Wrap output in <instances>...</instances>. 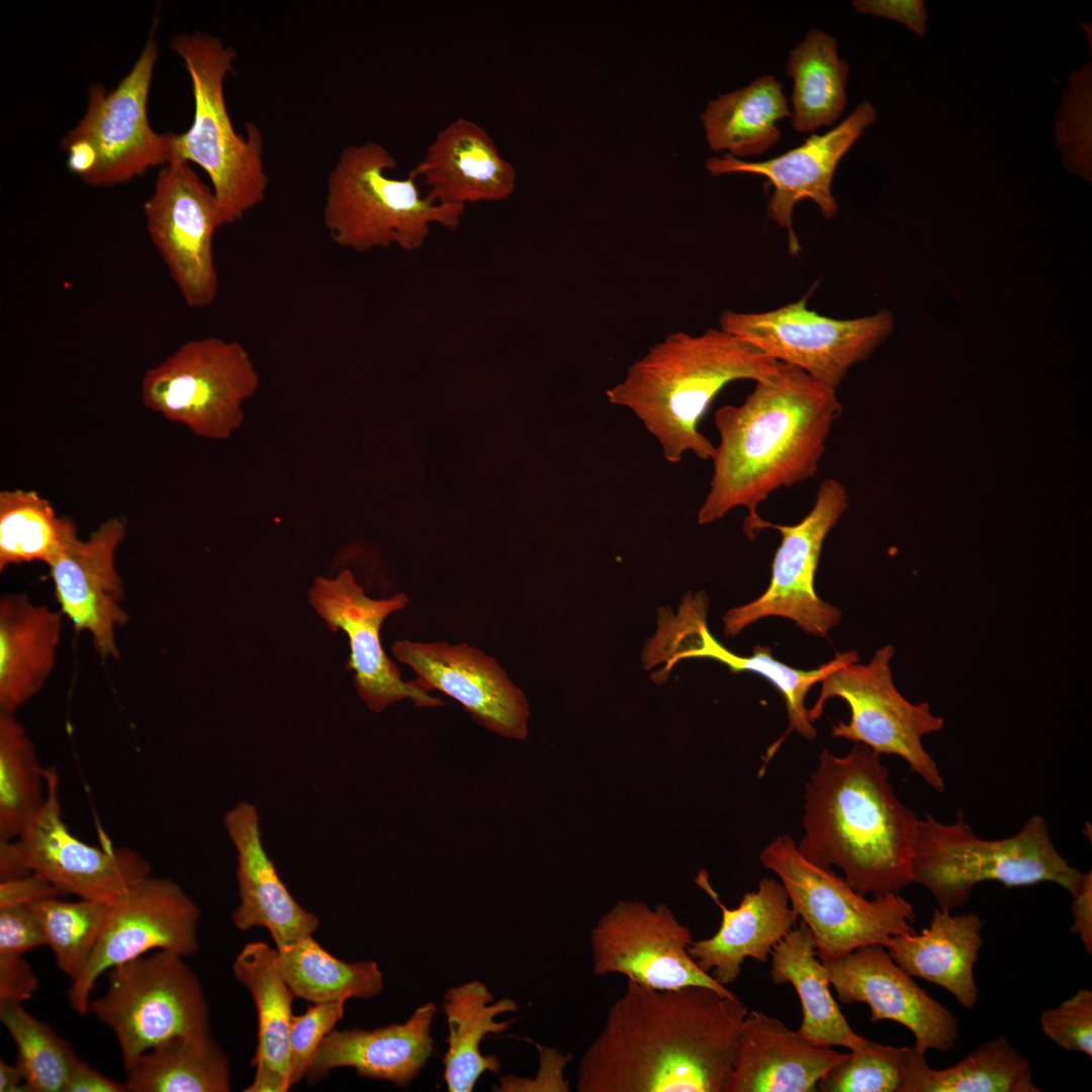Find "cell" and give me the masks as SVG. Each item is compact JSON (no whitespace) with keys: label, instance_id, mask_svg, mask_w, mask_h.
<instances>
[{"label":"cell","instance_id":"cell-1","mask_svg":"<svg viewBox=\"0 0 1092 1092\" xmlns=\"http://www.w3.org/2000/svg\"><path fill=\"white\" fill-rule=\"evenodd\" d=\"M747 1007L703 986L627 980L580 1059L578 1092H725Z\"/></svg>","mask_w":1092,"mask_h":1092},{"label":"cell","instance_id":"cell-2","mask_svg":"<svg viewBox=\"0 0 1092 1092\" xmlns=\"http://www.w3.org/2000/svg\"><path fill=\"white\" fill-rule=\"evenodd\" d=\"M842 411L836 389L783 362L770 378L756 381L740 404L719 407L714 416L719 442L698 523H714L743 507L748 510L743 532L754 540L763 522L758 506L775 490L817 473Z\"/></svg>","mask_w":1092,"mask_h":1092},{"label":"cell","instance_id":"cell-3","mask_svg":"<svg viewBox=\"0 0 1092 1092\" xmlns=\"http://www.w3.org/2000/svg\"><path fill=\"white\" fill-rule=\"evenodd\" d=\"M804 810L797 848L805 858L839 868L863 896L912 883L919 818L897 798L879 753L859 743L844 755L823 750L806 784Z\"/></svg>","mask_w":1092,"mask_h":1092},{"label":"cell","instance_id":"cell-4","mask_svg":"<svg viewBox=\"0 0 1092 1092\" xmlns=\"http://www.w3.org/2000/svg\"><path fill=\"white\" fill-rule=\"evenodd\" d=\"M780 364L720 328L698 336L677 332L631 364L606 396L638 418L667 462L678 463L689 452L710 460L714 445L699 428L714 398L732 381L770 378Z\"/></svg>","mask_w":1092,"mask_h":1092},{"label":"cell","instance_id":"cell-5","mask_svg":"<svg viewBox=\"0 0 1092 1092\" xmlns=\"http://www.w3.org/2000/svg\"><path fill=\"white\" fill-rule=\"evenodd\" d=\"M389 151L374 141L344 148L329 173L324 223L332 241L358 253L396 246L421 249L433 225L455 231L465 206L422 195L417 179L394 178Z\"/></svg>","mask_w":1092,"mask_h":1092},{"label":"cell","instance_id":"cell-6","mask_svg":"<svg viewBox=\"0 0 1092 1092\" xmlns=\"http://www.w3.org/2000/svg\"><path fill=\"white\" fill-rule=\"evenodd\" d=\"M1083 875L1057 850L1039 815L1029 817L1016 834L996 840L979 837L962 810L949 824L929 813L919 819L912 883L926 888L939 909L964 905L973 889L986 881L1008 888L1051 882L1073 896Z\"/></svg>","mask_w":1092,"mask_h":1092},{"label":"cell","instance_id":"cell-7","mask_svg":"<svg viewBox=\"0 0 1092 1092\" xmlns=\"http://www.w3.org/2000/svg\"><path fill=\"white\" fill-rule=\"evenodd\" d=\"M170 48L184 63L194 99L190 127L175 133L174 158L202 168L209 177L222 225L235 223L265 199L268 186L259 127L248 122L247 135L239 134L224 100L223 84L234 70L236 52L202 31L175 35Z\"/></svg>","mask_w":1092,"mask_h":1092},{"label":"cell","instance_id":"cell-8","mask_svg":"<svg viewBox=\"0 0 1092 1092\" xmlns=\"http://www.w3.org/2000/svg\"><path fill=\"white\" fill-rule=\"evenodd\" d=\"M185 958L156 950L107 972V989L89 1011L113 1032L127 1070L176 1037L211 1035L202 985Z\"/></svg>","mask_w":1092,"mask_h":1092},{"label":"cell","instance_id":"cell-9","mask_svg":"<svg viewBox=\"0 0 1092 1092\" xmlns=\"http://www.w3.org/2000/svg\"><path fill=\"white\" fill-rule=\"evenodd\" d=\"M158 44L149 37L130 71L111 91L91 85L86 111L62 140L68 167L84 183L113 186L174 159L175 132L159 133L148 119Z\"/></svg>","mask_w":1092,"mask_h":1092},{"label":"cell","instance_id":"cell-10","mask_svg":"<svg viewBox=\"0 0 1092 1092\" xmlns=\"http://www.w3.org/2000/svg\"><path fill=\"white\" fill-rule=\"evenodd\" d=\"M759 859L784 885L791 907L811 930L816 954L827 962L870 944L888 946L915 933L913 906L898 893L869 900L831 869L805 858L790 835L763 847Z\"/></svg>","mask_w":1092,"mask_h":1092},{"label":"cell","instance_id":"cell-11","mask_svg":"<svg viewBox=\"0 0 1092 1092\" xmlns=\"http://www.w3.org/2000/svg\"><path fill=\"white\" fill-rule=\"evenodd\" d=\"M260 377L244 346L218 337L187 341L154 367L141 383L145 406L194 435L223 441L244 422V402Z\"/></svg>","mask_w":1092,"mask_h":1092},{"label":"cell","instance_id":"cell-12","mask_svg":"<svg viewBox=\"0 0 1092 1092\" xmlns=\"http://www.w3.org/2000/svg\"><path fill=\"white\" fill-rule=\"evenodd\" d=\"M894 652V646L885 645L869 663L850 662L828 673L808 717L813 723L828 700H843L850 719L832 724L833 737L863 744L880 755L899 756L929 787L943 792L944 781L922 738L941 731L944 720L931 712L927 702L913 704L897 690L890 667Z\"/></svg>","mask_w":1092,"mask_h":1092},{"label":"cell","instance_id":"cell-13","mask_svg":"<svg viewBox=\"0 0 1092 1092\" xmlns=\"http://www.w3.org/2000/svg\"><path fill=\"white\" fill-rule=\"evenodd\" d=\"M719 326L836 389L850 367L866 360L893 332L894 317L882 309L857 318H833L809 309L805 296L763 312L726 310Z\"/></svg>","mask_w":1092,"mask_h":1092},{"label":"cell","instance_id":"cell-14","mask_svg":"<svg viewBox=\"0 0 1092 1092\" xmlns=\"http://www.w3.org/2000/svg\"><path fill=\"white\" fill-rule=\"evenodd\" d=\"M848 506L843 483L834 478L821 482L809 514L795 525L763 521L761 530L772 528L782 540L772 563L769 584L755 600L728 610L722 617L724 634L735 637L750 624L766 617L790 619L804 632L828 637L841 611L823 601L814 582L823 543Z\"/></svg>","mask_w":1092,"mask_h":1092},{"label":"cell","instance_id":"cell-15","mask_svg":"<svg viewBox=\"0 0 1092 1092\" xmlns=\"http://www.w3.org/2000/svg\"><path fill=\"white\" fill-rule=\"evenodd\" d=\"M143 209L150 240L184 302L212 304L218 292L213 240L223 225L211 186L174 158L159 171Z\"/></svg>","mask_w":1092,"mask_h":1092},{"label":"cell","instance_id":"cell-16","mask_svg":"<svg viewBox=\"0 0 1092 1092\" xmlns=\"http://www.w3.org/2000/svg\"><path fill=\"white\" fill-rule=\"evenodd\" d=\"M199 917L196 903L170 879L150 876L128 889L109 903L95 947L71 981V1008L86 1015L98 978L120 964L156 950L183 958L196 953Z\"/></svg>","mask_w":1092,"mask_h":1092},{"label":"cell","instance_id":"cell-17","mask_svg":"<svg viewBox=\"0 0 1092 1092\" xmlns=\"http://www.w3.org/2000/svg\"><path fill=\"white\" fill-rule=\"evenodd\" d=\"M692 942L690 928L666 905L619 901L590 930L593 972L623 975L656 990L703 986L734 995L697 965L689 953Z\"/></svg>","mask_w":1092,"mask_h":1092},{"label":"cell","instance_id":"cell-18","mask_svg":"<svg viewBox=\"0 0 1092 1092\" xmlns=\"http://www.w3.org/2000/svg\"><path fill=\"white\" fill-rule=\"evenodd\" d=\"M44 802L16 838L29 870L62 894L111 903L151 876L150 862L127 848H100L75 836L63 818L60 777L44 767Z\"/></svg>","mask_w":1092,"mask_h":1092},{"label":"cell","instance_id":"cell-19","mask_svg":"<svg viewBox=\"0 0 1092 1092\" xmlns=\"http://www.w3.org/2000/svg\"><path fill=\"white\" fill-rule=\"evenodd\" d=\"M308 599L330 631H343L347 635L350 646L347 669L354 671L357 693L372 712L380 713L406 699L417 707L435 708L445 704L414 680H403L399 668L382 648L380 628L389 615L406 607L405 594L372 599L366 596L353 573L345 569L334 578L317 576L308 590Z\"/></svg>","mask_w":1092,"mask_h":1092},{"label":"cell","instance_id":"cell-20","mask_svg":"<svg viewBox=\"0 0 1092 1092\" xmlns=\"http://www.w3.org/2000/svg\"><path fill=\"white\" fill-rule=\"evenodd\" d=\"M391 652L413 668V680L421 689L453 698L490 732L508 739H526L527 699L493 657L466 643L444 641L398 640Z\"/></svg>","mask_w":1092,"mask_h":1092},{"label":"cell","instance_id":"cell-21","mask_svg":"<svg viewBox=\"0 0 1092 1092\" xmlns=\"http://www.w3.org/2000/svg\"><path fill=\"white\" fill-rule=\"evenodd\" d=\"M877 109L863 101L839 124L824 134H812L804 144L762 162H746L731 155L710 158L707 170L714 176L747 173L764 176L774 186L767 203L768 216L786 229L790 253L797 255L800 244L792 228L795 205L804 199L814 201L826 219L837 215L838 206L831 192L837 165L855 141L874 123Z\"/></svg>","mask_w":1092,"mask_h":1092},{"label":"cell","instance_id":"cell-22","mask_svg":"<svg viewBox=\"0 0 1092 1092\" xmlns=\"http://www.w3.org/2000/svg\"><path fill=\"white\" fill-rule=\"evenodd\" d=\"M829 972L837 999L845 1004L867 1003L871 1021L892 1020L915 1037L914 1049L946 1052L959 1037L956 1014L928 995L890 957L885 946L870 944L837 959L822 962Z\"/></svg>","mask_w":1092,"mask_h":1092},{"label":"cell","instance_id":"cell-23","mask_svg":"<svg viewBox=\"0 0 1092 1092\" xmlns=\"http://www.w3.org/2000/svg\"><path fill=\"white\" fill-rule=\"evenodd\" d=\"M125 535V520L110 518L86 540L73 535L48 563L61 613L76 631L91 635L104 658L119 657L115 630L128 619L120 606L122 580L115 566Z\"/></svg>","mask_w":1092,"mask_h":1092},{"label":"cell","instance_id":"cell-24","mask_svg":"<svg viewBox=\"0 0 1092 1092\" xmlns=\"http://www.w3.org/2000/svg\"><path fill=\"white\" fill-rule=\"evenodd\" d=\"M223 825L237 850L240 901L234 925L242 931L266 928L277 949L312 935L320 919L298 904L278 875L263 845L257 807L239 802L224 814Z\"/></svg>","mask_w":1092,"mask_h":1092},{"label":"cell","instance_id":"cell-25","mask_svg":"<svg viewBox=\"0 0 1092 1092\" xmlns=\"http://www.w3.org/2000/svg\"><path fill=\"white\" fill-rule=\"evenodd\" d=\"M695 882L718 905L722 918L718 931L709 938L693 940L689 953L725 987L738 979L745 959L765 963L774 947L796 926L798 915L784 885L776 879H761L757 890L745 893L735 908L720 901L706 871H700Z\"/></svg>","mask_w":1092,"mask_h":1092},{"label":"cell","instance_id":"cell-26","mask_svg":"<svg viewBox=\"0 0 1092 1092\" xmlns=\"http://www.w3.org/2000/svg\"><path fill=\"white\" fill-rule=\"evenodd\" d=\"M848 1053L816 1043L761 1011L748 1012L725 1092H813Z\"/></svg>","mask_w":1092,"mask_h":1092},{"label":"cell","instance_id":"cell-27","mask_svg":"<svg viewBox=\"0 0 1092 1092\" xmlns=\"http://www.w3.org/2000/svg\"><path fill=\"white\" fill-rule=\"evenodd\" d=\"M428 186L434 202L465 206L509 198L516 188L514 166L479 123L459 117L436 134L408 173Z\"/></svg>","mask_w":1092,"mask_h":1092},{"label":"cell","instance_id":"cell-28","mask_svg":"<svg viewBox=\"0 0 1092 1092\" xmlns=\"http://www.w3.org/2000/svg\"><path fill=\"white\" fill-rule=\"evenodd\" d=\"M436 1006L428 1002L403 1023L373 1030H332L320 1044L306 1073L314 1085L336 1068L350 1067L363 1078L388 1081L405 1088L432 1056L431 1035Z\"/></svg>","mask_w":1092,"mask_h":1092},{"label":"cell","instance_id":"cell-29","mask_svg":"<svg viewBox=\"0 0 1092 1092\" xmlns=\"http://www.w3.org/2000/svg\"><path fill=\"white\" fill-rule=\"evenodd\" d=\"M983 925L976 913L952 915L938 908L919 934L895 935L886 949L908 975L944 988L962 1007L973 1009L979 998L974 968L984 944Z\"/></svg>","mask_w":1092,"mask_h":1092},{"label":"cell","instance_id":"cell-30","mask_svg":"<svg viewBox=\"0 0 1092 1092\" xmlns=\"http://www.w3.org/2000/svg\"><path fill=\"white\" fill-rule=\"evenodd\" d=\"M233 973L250 992L258 1017L255 1074L245 1092H286L290 1089L289 1031L294 994L278 963V950L262 941L246 943L235 959Z\"/></svg>","mask_w":1092,"mask_h":1092},{"label":"cell","instance_id":"cell-31","mask_svg":"<svg viewBox=\"0 0 1092 1092\" xmlns=\"http://www.w3.org/2000/svg\"><path fill=\"white\" fill-rule=\"evenodd\" d=\"M62 615L25 595L1 598L0 713L15 714L43 687L55 666Z\"/></svg>","mask_w":1092,"mask_h":1092},{"label":"cell","instance_id":"cell-32","mask_svg":"<svg viewBox=\"0 0 1092 1092\" xmlns=\"http://www.w3.org/2000/svg\"><path fill=\"white\" fill-rule=\"evenodd\" d=\"M769 977L774 984H791L802 1007L799 1032L811 1041L854 1051L868 1039L856 1033L830 992L829 972L817 959L816 943L802 921L772 949Z\"/></svg>","mask_w":1092,"mask_h":1092},{"label":"cell","instance_id":"cell-33","mask_svg":"<svg viewBox=\"0 0 1092 1092\" xmlns=\"http://www.w3.org/2000/svg\"><path fill=\"white\" fill-rule=\"evenodd\" d=\"M492 1000L486 985L477 980L452 987L444 995L443 1011L449 1028L444 1080L450 1092H470L483 1073H497L500 1069L496 1057L480 1053V1042L488 1033L506 1030L510 1021L494 1018L515 1012L519 1006L510 998L494 1003Z\"/></svg>","mask_w":1092,"mask_h":1092},{"label":"cell","instance_id":"cell-34","mask_svg":"<svg viewBox=\"0 0 1092 1092\" xmlns=\"http://www.w3.org/2000/svg\"><path fill=\"white\" fill-rule=\"evenodd\" d=\"M791 117L783 84L762 75L749 85L710 101L701 115L710 148L732 157L757 156L781 138L777 122Z\"/></svg>","mask_w":1092,"mask_h":1092},{"label":"cell","instance_id":"cell-35","mask_svg":"<svg viewBox=\"0 0 1092 1092\" xmlns=\"http://www.w3.org/2000/svg\"><path fill=\"white\" fill-rule=\"evenodd\" d=\"M1031 1066L1008 1037L1000 1034L972 1051L959 1063L931 1068L924 1054L909 1048L906 1074L899 1092H1039Z\"/></svg>","mask_w":1092,"mask_h":1092},{"label":"cell","instance_id":"cell-36","mask_svg":"<svg viewBox=\"0 0 1092 1092\" xmlns=\"http://www.w3.org/2000/svg\"><path fill=\"white\" fill-rule=\"evenodd\" d=\"M849 66L837 53V40L811 28L789 54L786 73L793 80L791 119L795 130L813 132L831 126L847 105Z\"/></svg>","mask_w":1092,"mask_h":1092},{"label":"cell","instance_id":"cell-37","mask_svg":"<svg viewBox=\"0 0 1092 1092\" xmlns=\"http://www.w3.org/2000/svg\"><path fill=\"white\" fill-rule=\"evenodd\" d=\"M127 1092H228L230 1061L211 1035L176 1037L143 1054L127 1070Z\"/></svg>","mask_w":1092,"mask_h":1092},{"label":"cell","instance_id":"cell-38","mask_svg":"<svg viewBox=\"0 0 1092 1092\" xmlns=\"http://www.w3.org/2000/svg\"><path fill=\"white\" fill-rule=\"evenodd\" d=\"M691 658H710L726 665L732 672L757 674L767 680L783 697L789 727L786 733L767 748L759 771V776H762L768 761L792 731L798 732L809 740L816 737V729L808 717V709L805 706L808 692L831 671L846 663L858 661L859 655L855 650H850L837 653L833 659L817 668L798 669L776 659L768 646L755 645L748 656L733 653L718 642L706 627L702 640Z\"/></svg>","mask_w":1092,"mask_h":1092},{"label":"cell","instance_id":"cell-39","mask_svg":"<svg viewBox=\"0 0 1092 1092\" xmlns=\"http://www.w3.org/2000/svg\"><path fill=\"white\" fill-rule=\"evenodd\" d=\"M278 950L280 971L295 997L312 1004L368 1000L383 988L372 961L344 962L322 947L312 935Z\"/></svg>","mask_w":1092,"mask_h":1092},{"label":"cell","instance_id":"cell-40","mask_svg":"<svg viewBox=\"0 0 1092 1092\" xmlns=\"http://www.w3.org/2000/svg\"><path fill=\"white\" fill-rule=\"evenodd\" d=\"M77 534L71 519L60 518L50 502L34 490L0 492V570L40 561L48 564Z\"/></svg>","mask_w":1092,"mask_h":1092},{"label":"cell","instance_id":"cell-41","mask_svg":"<svg viewBox=\"0 0 1092 1092\" xmlns=\"http://www.w3.org/2000/svg\"><path fill=\"white\" fill-rule=\"evenodd\" d=\"M46 798L44 768L15 714L0 713V838H17Z\"/></svg>","mask_w":1092,"mask_h":1092},{"label":"cell","instance_id":"cell-42","mask_svg":"<svg viewBox=\"0 0 1092 1092\" xmlns=\"http://www.w3.org/2000/svg\"><path fill=\"white\" fill-rule=\"evenodd\" d=\"M0 1020L16 1045V1064L30 1092H64L78 1057L69 1043L28 1013L22 1003L0 1001Z\"/></svg>","mask_w":1092,"mask_h":1092},{"label":"cell","instance_id":"cell-43","mask_svg":"<svg viewBox=\"0 0 1092 1092\" xmlns=\"http://www.w3.org/2000/svg\"><path fill=\"white\" fill-rule=\"evenodd\" d=\"M109 903L49 897L28 905L39 921L47 945L60 970L71 981L88 962L99 938Z\"/></svg>","mask_w":1092,"mask_h":1092},{"label":"cell","instance_id":"cell-44","mask_svg":"<svg viewBox=\"0 0 1092 1092\" xmlns=\"http://www.w3.org/2000/svg\"><path fill=\"white\" fill-rule=\"evenodd\" d=\"M1056 146L1070 173L1092 180V64L1074 71L1062 93L1055 121Z\"/></svg>","mask_w":1092,"mask_h":1092},{"label":"cell","instance_id":"cell-45","mask_svg":"<svg viewBox=\"0 0 1092 1092\" xmlns=\"http://www.w3.org/2000/svg\"><path fill=\"white\" fill-rule=\"evenodd\" d=\"M909 1048L867 1040L817 1084L823 1092H899Z\"/></svg>","mask_w":1092,"mask_h":1092},{"label":"cell","instance_id":"cell-46","mask_svg":"<svg viewBox=\"0 0 1092 1092\" xmlns=\"http://www.w3.org/2000/svg\"><path fill=\"white\" fill-rule=\"evenodd\" d=\"M708 607L707 595L699 592L684 598L676 615L668 608L659 609L657 631L642 651L645 669L664 663V667L651 676L655 682L665 681L673 666L686 659L702 626L707 624Z\"/></svg>","mask_w":1092,"mask_h":1092},{"label":"cell","instance_id":"cell-47","mask_svg":"<svg viewBox=\"0 0 1092 1092\" xmlns=\"http://www.w3.org/2000/svg\"><path fill=\"white\" fill-rule=\"evenodd\" d=\"M346 1001L317 1003L304 1013L293 1015L289 1031V1075L291 1086L305 1078L324 1038L343 1018Z\"/></svg>","mask_w":1092,"mask_h":1092},{"label":"cell","instance_id":"cell-48","mask_svg":"<svg viewBox=\"0 0 1092 1092\" xmlns=\"http://www.w3.org/2000/svg\"><path fill=\"white\" fill-rule=\"evenodd\" d=\"M1043 1034L1069 1052L1092 1058V992L1079 989L1060 1005L1041 1012Z\"/></svg>","mask_w":1092,"mask_h":1092},{"label":"cell","instance_id":"cell-49","mask_svg":"<svg viewBox=\"0 0 1092 1092\" xmlns=\"http://www.w3.org/2000/svg\"><path fill=\"white\" fill-rule=\"evenodd\" d=\"M42 945L43 929L28 906L0 909V953L23 956Z\"/></svg>","mask_w":1092,"mask_h":1092},{"label":"cell","instance_id":"cell-50","mask_svg":"<svg viewBox=\"0 0 1092 1092\" xmlns=\"http://www.w3.org/2000/svg\"><path fill=\"white\" fill-rule=\"evenodd\" d=\"M852 5L860 13L900 22L919 36L926 33L929 11L922 0H854Z\"/></svg>","mask_w":1092,"mask_h":1092},{"label":"cell","instance_id":"cell-51","mask_svg":"<svg viewBox=\"0 0 1092 1092\" xmlns=\"http://www.w3.org/2000/svg\"><path fill=\"white\" fill-rule=\"evenodd\" d=\"M38 981L22 954L0 953V1001L22 1003L32 997Z\"/></svg>","mask_w":1092,"mask_h":1092},{"label":"cell","instance_id":"cell-52","mask_svg":"<svg viewBox=\"0 0 1092 1092\" xmlns=\"http://www.w3.org/2000/svg\"><path fill=\"white\" fill-rule=\"evenodd\" d=\"M60 891L36 873L0 881V909L28 906L49 897H59Z\"/></svg>","mask_w":1092,"mask_h":1092},{"label":"cell","instance_id":"cell-53","mask_svg":"<svg viewBox=\"0 0 1092 1092\" xmlns=\"http://www.w3.org/2000/svg\"><path fill=\"white\" fill-rule=\"evenodd\" d=\"M64 1092H127L125 1083L116 1082L79 1057L74 1061Z\"/></svg>","mask_w":1092,"mask_h":1092},{"label":"cell","instance_id":"cell-54","mask_svg":"<svg viewBox=\"0 0 1092 1092\" xmlns=\"http://www.w3.org/2000/svg\"><path fill=\"white\" fill-rule=\"evenodd\" d=\"M1070 931L1080 936L1084 948L1092 953V873H1085L1077 892L1072 896Z\"/></svg>","mask_w":1092,"mask_h":1092},{"label":"cell","instance_id":"cell-55","mask_svg":"<svg viewBox=\"0 0 1092 1092\" xmlns=\"http://www.w3.org/2000/svg\"><path fill=\"white\" fill-rule=\"evenodd\" d=\"M31 873L17 839L0 838V881L19 878Z\"/></svg>","mask_w":1092,"mask_h":1092},{"label":"cell","instance_id":"cell-56","mask_svg":"<svg viewBox=\"0 0 1092 1092\" xmlns=\"http://www.w3.org/2000/svg\"><path fill=\"white\" fill-rule=\"evenodd\" d=\"M29 1091L20 1067L0 1059V1092Z\"/></svg>","mask_w":1092,"mask_h":1092}]
</instances>
